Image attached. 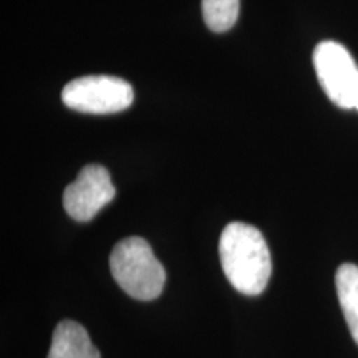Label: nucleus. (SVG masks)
Returning a JSON list of instances; mask_svg holds the SVG:
<instances>
[{
  "label": "nucleus",
  "mask_w": 358,
  "mask_h": 358,
  "mask_svg": "<svg viewBox=\"0 0 358 358\" xmlns=\"http://www.w3.org/2000/svg\"><path fill=\"white\" fill-rule=\"evenodd\" d=\"M355 110H357V111H358V103H357V106H355Z\"/></svg>",
  "instance_id": "9"
},
{
  "label": "nucleus",
  "mask_w": 358,
  "mask_h": 358,
  "mask_svg": "<svg viewBox=\"0 0 358 358\" xmlns=\"http://www.w3.org/2000/svg\"><path fill=\"white\" fill-rule=\"evenodd\" d=\"M335 285L348 330L358 345V267L355 264H342L338 267Z\"/></svg>",
  "instance_id": "7"
},
{
  "label": "nucleus",
  "mask_w": 358,
  "mask_h": 358,
  "mask_svg": "<svg viewBox=\"0 0 358 358\" xmlns=\"http://www.w3.org/2000/svg\"><path fill=\"white\" fill-rule=\"evenodd\" d=\"M115 186L108 169L100 164H88L78 178L66 186L64 208L71 219L88 222L115 198Z\"/></svg>",
  "instance_id": "5"
},
{
  "label": "nucleus",
  "mask_w": 358,
  "mask_h": 358,
  "mask_svg": "<svg viewBox=\"0 0 358 358\" xmlns=\"http://www.w3.org/2000/svg\"><path fill=\"white\" fill-rule=\"evenodd\" d=\"M133 98L131 85L110 75L75 78L62 92V100L69 108L90 115L118 113L131 106Z\"/></svg>",
  "instance_id": "3"
},
{
  "label": "nucleus",
  "mask_w": 358,
  "mask_h": 358,
  "mask_svg": "<svg viewBox=\"0 0 358 358\" xmlns=\"http://www.w3.org/2000/svg\"><path fill=\"white\" fill-rule=\"evenodd\" d=\"M313 66L325 95L343 110L358 103V66L343 45L327 40L315 47Z\"/></svg>",
  "instance_id": "4"
},
{
  "label": "nucleus",
  "mask_w": 358,
  "mask_h": 358,
  "mask_svg": "<svg viewBox=\"0 0 358 358\" xmlns=\"http://www.w3.org/2000/svg\"><path fill=\"white\" fill-rule=\"evenodd\" d=\"M203 17L213 32H227L239 17V0H203Z\"/></svg>",
  "instance_id": "8"
},
{
  "label": "nucleus",
  "mask_w": 358,
  "mask_h": 358,
  "mask_svg": "<svg viewBox=\"0 0 358 358\" xmlns=\"http://www.w3.org/2000/svg\"><path fill=\"white\" fill-rule=\"evenodd\" d=\"M110 271L116 284L136 301H153L163 292L166 272L143 237H127L111 250Z\"/></svg>",
  "instance_id": "2"
},
{
  "label": "nucleus",
  "mask_w": 358,
  "mask_h": 358,
  "mask_svg": "<svg viewBox=\"0 0 358 358\" xmlns=\"http://www.w3.org/2000/svg\"><path fill=\"white\" fill-rule=\"evenodd\" d=\"M222 271L237 292L259 295L267 287L272 274L268 245L257 227L231 222L219 239Z\"/></svg>",
  "instance_id": "1"
},
{
  "label": "nucleus",
  "mask_w": 358,
  "mask_h": 358,
  "mask_svg": "<svg viewBox=\"0 0 358 358\" xmlns=\"http://www.w3.org/2000/svg\"><path fill=\"white\" fill-rule=\"evenodd\" d=\"M47 358H101L82 325L64 320L55 327Z\"/></svg>",
  "instance_id": "6"
}]
</instances>
